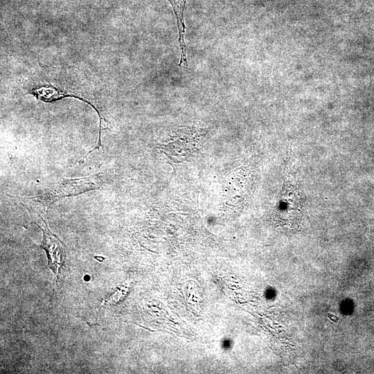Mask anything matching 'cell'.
<instances>
[{
	"label": "cell",
	"instance_id": "obj_1",
	"mask_svg": "<svg viewBox=\"0 0 374 374\" xmlns=\"http://www.w3.org/2000/svg\"><path fill=\"white\" fill-rule=\"evenodd\" d=\"M105 174L100 172L81 178L65 179L55 188L35 197L42 206L48 209L52 203L62 197L100 188L105 182Z\"/></svg>",
	"mask_w": 374,
	"mask_h": 374
},
{
	"label": "cell",
	"instance_id": "obj_2",
	"mask_svg": "<svg viewBox=\"0 0 374 374\" xmlns=\"http://www.w3.org/2000/svg\"><path fill=\"white\" fill-rule=\"evenodd\" d=\"M39 227L43 231L42 247L48 258V266L57 278L59 269L64 262L65 250L60 240L46 226Z\"/></svg>",
	"mask_w": 374,
	"mask_h": 374
},
{
	"label": "cell",
	"instance_id": "obj_3",
	"mask_svg": "<svg viewBox=\"0 0 374 374\" xmlns=\"http://www.w3.org/2000/svg\"><path fill=\"white\" fill-rule=\"evenodd\" d=\"M32 93L37 98L41 99L45 102L55 101V100H60L62 98L69 97V96L78 98L89 103L90 105H91L97 111L99 118H101L100 112H98V109H96V108L92 104H91L89 101L84 99L83 98L77 96L74 94L66 93L64 91H60L57 90L54 87H41L39 89H33L32 91Z\"/></svg>",
	"mask_w": 374,
	"mask_h": 374
}]
</instances>
